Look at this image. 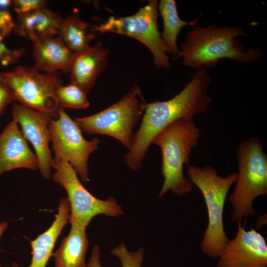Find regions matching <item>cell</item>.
I'll list each match as a JSON object with an SVG mask.
<instances>
[{
	"label": "cell",
	"mask_w": 267,
	"mask_h": 267,
	"mask_svg": "<svg viewBox=\"0 0 267 267\" xmlns=\"http://www.w3.org/2000/svg\"><path fill=\"white\" fill-rule=\"evenodd\" d=\"M87 267H102L100 262V250L98 245H95L92 248Z\"/></svg>",
	"instance_id": "cell-27"
},
{
	"label": "cell",
	"mask_w": 267,
	"mask_h": 267,
	"mask_svg": "<svg viewBox=\"0 0 267 267\" xmlns=\"http://www.w3.org/2000/svg\"><path fill=\"white\" fill-rule=\"evenodd\" d=\"M70 206L67 198H60L58 212L50 226L36 238L30 241L32 250L31 262L28 267H46L47 263L52 256L56 241L63 227L69 222ZM12 267H19L13 262Z\"/></svg>",
	"instance_id": "cell-15"
},
{
	"label": "cell",
	"mask_w": 267,
	"mask_h": 267,
	"mask_svg": "<svg viewBox=\"0 0 267 267\" xmlns=\"http://www.w3.org/2000/svg\"><path fill=\"white\" fill-rule=\"evenodd\" d=\"M11 3V0H0V38L2 39L16 26L8 10Z\"/></svg>",
	"instance_id": "cell-23"
},
{
	"label": "cell",
	"mask_w": 267,
	"mask_h": 267,
	"mask_svg": "<svg viewBox=\"0 0 267 267\" xmlns=\"http://www.w3.org/2000/svg\"><path fill=\"white\" fill-rule=\"evenodd\" d=\"M12 114L13 120L21 126L23 136L35 149L38 168L42 176L50 178L51 168L54 165L48 146L51 135L48 124L51 117L21 104L13 106Z\"/></svg>",
	"instance_id": "cell-11"
},
{
	"label": "cell",
	"mask_w": 267,
	"mask_h": 267,
	"mask_svg": "<svg viewBox=\"0 0 267 267\" xmlns=\"http://www.w3.org/2000/svg\"><path fill=\"white\" fill-rule=\"evenodd\" d=\"M236 157L238 172L229 201L233 207L232 221L238 223L255 214L254 200L267 194V155L259 138L251 137L241 142Z\"/></svg>",
	"instance_id": "cell-5"
},
{
	"label": "cell",
	"mask_w": 267,
	"mask_h": 267,
	"mask_svg": "<svg viewBox=\"0 0 267 267\" xmlns=\"http://www.w3.org/2000/svg\"><path fill=\"white\" fill-rule=\"evenodd\" d=\"M94 33L93 26L82 20L77 13H73L63 20L58 37L70 50L77 53L90 46Z\"/></svg>",
	"instance_id": "cell-20"
},
{
	"label": "cell",
	"mask_w": 267,
	"mask_h": 267,
	"mask_svg": "<svg viewBox=\"0 0 267 267\" xmlns=\"http://www.w3.org/2000/svg\"><path fill=\"white\" fill-rule=\"evenodd\" d=\"M217 259L218 267H267V244L255 229L247 230L242 222Z\"/></svg>",
	"instance_id": "cell-12"
},
{
	"label": "cell",
	"mask_w": 267,
	"mask_h": 267,
	"mask_svg": "<svg viewBox=\"0 0 267 267\" xmlns=\"http://www.w3.org/2000/svg\"><path fill=\"white\" fill-rule=\"evenodd\" d=\"M211 82L207 69L196 70L184 88L171 99L146 103L140 125L124 158L132 171L141 167L149 146L167 127L177 120H192L195 115L206 112L212 103L207 93Z\"/></svg>",
	"instance_id": "cell-1"
},
{
	"label": "cell",
	"mask_w": 267,
	"mask_h": 267,
	"mask_svg": "<svg viewBox=\"0 0 267 267\" xmlns=\"http://www.w3.org/2000/svg\"><path fill=\"white\" fill-rule=\"evenodd\" d=\"M48 127L54 158L67 161L83 181H88V159L91 154L98 148L100 140L97 137L86 140L75 121L62 108L59 110L57 119H49Z\"/></svg>",
	"instance_id": "cell-10"
},
{
	"label": "cell",
	"mask_w": 267,
	"mask_h": 267,
	"mask_svg": "<svg viewBox=\"0 0 267 267\" xmlns=\"http://www.w3.org/2000/svg\"><path fill=\"white\" fill-rule=\"evenodd\" d=\"M246 36L237 26H196L187 33L177 58L182 57L184 66L196 70L213 68L224 58L253 62L261 58L263 51L256 47L245 48L237 38Z\"/></svg>",
	"instance_id": "cell-2"
},
{
	"label": "cell",
	"mask_w": 267,
	"mask_h": 267,
	"mask_svg": "<svg viewBox=\"0 0 267 267\" xmlns=\"http://www.w3.org/2000/svg\"><path fill=\"white\" fill-rule=\"evenodd\" d=\"M53 160L55 172L52 179L67 193L70 206L69 222L77 221L87 226L97 215L116 217L124 214L121 207L113 197L103 200L91 194L83 185L69 162L61 158H54Z\"/></svg>",
	"instance_id": "cell-9"
},
{
	"label": "cell",
	"mask_w": 267,
	"mask_h": 267,
	"mask_svg": "<svg viewBox=\"0 0 267 267\" xmlns=\"http://www.w3.org/2000/svg\"><path fill=\"white\" fill-rule=\"evenodd\" d=\"M56 96L60 108L85 109L89 105L87 93L78 86L71 83L67 86L60 84L56 89Z\"/></svg>",
	"instance_id": "cell-21"
},
{
	"label": "cell",
	"mask_w": 267,
	"mask_h": 267,
	"mask_svg": "<svg viewBox=\"0 0 267 267\" xmlns=\"http://www.w3.org/2000/svg\"><path fill=\"white\" fill-rule=\"evenodd\" d=\"M188 178L200 190L207 209L208 223L201 243V249L208 256L218 259L229 239L224 230L223 214L228 191L235 183L237 173L226 177L219 176L210 166L187 165Z\"/></svg>",
	"instance_id": "cell-4"
},
{
	"label": "cell",
	"mask_w": 267,
	"mask_h": 267,
	"mask_svg": "<svg viewBox=\"0 0 267 267\" xmlns=\"http://www.w3.org/2000/svg\"><path fill=\"white\" fill-rule=\"evenodd\" d=\"M200 130L192 120L180 119L173 123L154 139L162 151L161 173L164 180L158 197L168 191L178 196L191 192L193 184L183 175V167L190 162L193 148L197 145Z\"/></svg>",
	"instance_id": "cell-3"
},
{
	"label": "cell",
	"mask_w": 267,
	"mask_h": 267,
	"mask_svg": "<svg viewBox=\"0 0 267 267\" xmlns=\"http://www.w3.org/2000/svg\"><path fill=\"white\" fill-rule=\"evenodd\" d=\"M108 54V50L99 42L75 53L68 71L71 83L87 93L106 67Z\"/></svg>",
	"instance_id": "cell-14"
},
{
	"label": "cell",
	"mask_w": 267,
	"mask_h": 267,
	"mask_svg": "<svg viewBox=\"0 0 267 267\" xmlns=\"http://www.w3.org/2000/svg\"><path fill=\"white\" fill-rule=\"evenodd\" d=\"M18 34L32 42L58 35L63 20L46 7L18 15Z\"/></svg>",
	"instance_id": "cell-18"
},
{
	"label": "cell",
	"mask_w": 267,
	"mask_h": 267,
	"mask_svg": "<svg viewBox=\"0 0 267 267\" xmlns=\"http://www.w3.org/2000/svg\"><path fill=\"white\" fill-rule=\"evenodd\" d=\"M158 8L163 21V31L161 33L162 39L168 52L177 58L180 51L177 44L179 32L185 26H196L200 15L190 22L182 20L178 15L176 3L174 0H160L158 2Z\"/></svg>",
	"instance_id": "cell-19"
},
{
	"label": "cell",
	"mask_w": 267,
	"mask_h": 267,
	"mask_svg": "<svg viewBox=\"0 0 267 267\" xmlns=\"http://www.w3.org/2000/svg\"><path fill=\"white\" fill-rule=\"evenodd\" d=\"M13 5L18 15L46 7L45 1L43 0H16L13 1Z\"/></svg>",
	"instance_id": "cell-24"
},
{
	"label": "cell",
	"mask_w": 267,
	"mask_h": 267,
	"mask_svg": "<svg viewBox=\"0 0 267 267\" xmlns=\"http://www.w3.org/2000/svg\"><path fill=\"white\" fill-rule=\"evenodd\" d=\"M14 98L11 89L4 77L3 73H0V115L6 106Z\"/></svg>",
	"instance_id": "cell-25"
},
{
	"label": "cell",
	"mask_w": 267,
	"mask_h": 267,
	"mask_svg": "<svg viewBox=\"0 0 267 267\" xmlns=\"http://www.w3.org/2000/svg\"><path fill=\"white\" fill-rule=\"evenodd\" d=\"M0 38V61L3 65L18 61L23 52V49L12 50L8 48Z\"/></svg>",
	"instance_id": "cell-26"
},
{
	"label": "cell",
	"mask_w": 267,
	"mask_h": 267,
	"mask_svg": "<svg viewBox=\"0 0 267 267\" xmlns=\"http://www.w3.org/2000/svg\"><path fill=\"white\" fill-rule=\"evenodd\" d=\"M33 43L34 68L48 73L58 70L68 72L75 53L59 37L41 39Z\"/></svg>",
	"instance_id": "cell-16"
},
{
	"label": "cell",
	"mask_w": 267,
	"mask_h": 267,
	"mask_svg": "<svg viewBox=\"0 0 267 267\" xmlns=\"http://www.w3.org/2000/svg\"><path fill=\"white\" fill-rule=\"evenodd\" d=\"M22 168L36 170L38 159L13 120L0 134V176L5 172Z\"/></svg>",
	"instance_id": "cell-13"
},
{
	"label": "cell",
	"mask_w": 267,
	"mask_h": 267,
	"mask_svg": "<svg viewBox=\"0 0 267 267\" xmlns=\"http://www.w3.org/2000/svg\"><path fill=\"white\" fill-rule=\"evenodd\" d=\"M146 104L139 88L135 86L108 108L89 116L76 118L75 121L86 134L110 136L129 149L133 130L143 116Z\"/></svg>",
	"instance_id": "cell-6"
},
{
	"label": "cell",
	"mask_w": 267,
	"mask_h": 267,
	"mask_svg": "<svg viewBox=\"0 0 267 267\" xmlns=\"http://www.w3.org/2000/svg\"><path fill=\"white\" fill-rule=\"evenodd\" d=\"M7 227L8 223L6 222H0V238L3 233L7 229ZM0 267H1L0 263Z\"/></svg>",
	"instance_id": "cell-28"
},
{
	"label": "cell",
	"mask_w": 267,
	"mask_h": 267,
	"mask_svg": "<svg viewBox=\"0 0 267 267\" xmlns=\"http://www.w3.org/2000/svg\"><path fill=\"white\" fill-rule=\"evenodd\" d=\"M158 1L149 0L135 14L126 17L111 16L106 22L93 26L94 32L114 33L135 39L146 45L153 54L158 69H170L168 48L158 26Z\"/></svg>",
	"instance_id": "cell-7"
},
{
	"label": "cell",
	"mask_w": 267,
	"mask_h": 267,
	"mask_svg": "<svg viewBox=\"0 0 267 267\" xmlns=\"http://www.w3.org/2000/svg\"><path fill=\"white\" fill-rule=\"evenodd\" d=\"M71 227L58 249L53 252L55 267H87L86 255L89 240L87 226L77 222H70Z\"/></svg>",
	"instance_id": "cell-17"
},
{
	"label": "cell",
	"mask_w": 267,
	"mask_h": 267,
	"mask_svg": "<svg viewBox=\"0 0 267 267\" xmlns=\"http://www.w3.org/2000/svg\"><path fill=\"white\" fill-rule=\"evenodd\" d=\"M3 73L15 101L54 119L58 118L60 108L56 89L61 84L58 72L48 73L19 66Z\"/></svg>",
	"instance_id": "cell-8"
},
{
	"label": "cell",
	"mask_w": 267,
	"mask_h": 267,
	"mask_svg": "<svg viewBox=\"0 0 267 267\" xmlns=\"http://www.w3.org/2000/svg\"><path fill=\"white\" fill-rule=\"evenodd\" d=\"M111 253L120 260L122 267H141L144 250L140 248L136 252H130L123 243L113 248Z\"/></svg>",
	"instance_id": "cell-22"
}]
</instances>
